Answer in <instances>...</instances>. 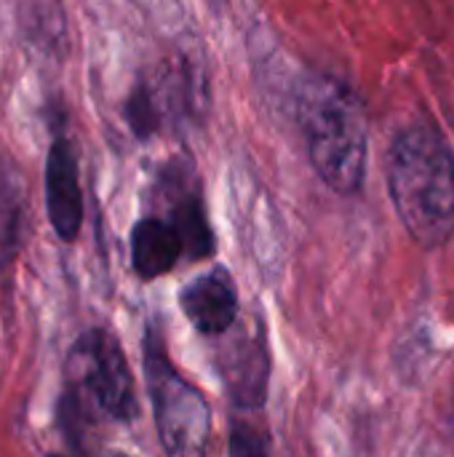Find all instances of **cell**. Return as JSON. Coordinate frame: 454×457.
I'll return each instance as SVG.
<instances>
[{
	"label": "cell",
	"instance_id": "obj_1",
	"mask_svg": "<svg viewBox=\"0 0 454 457\" xmlns=\"http://www.w3.org/2000/svg\"><path fill=\"white\" fill-rule=\"evenodd\" d=\"M388 190L399 220L423 249L444 246L454 233V150L444 134L415 123L388 150Z\"/></svg>",
	"mask_w": 454,
	"mask_h": 457
},
{
	"label": "cell",
	"instance_id": "obj_2",
	"mask_svg": "<svg viewBox=\"0 0 454 457\" xmlns=\"http://www.w3.org/2000/svg\"><path fill=\"white\" fill-rule=\"evenodd\" d=\"M294 118L324 185L340 195H356L369 155L367 112L356 91L329 75H305L294 88Z\"/></svg>",
	"mask_w": 454,
	"mask_h": 457
},
{
	"label": "cell",
	"instance_id": "obj_3",
	"mask_svg": "<svg viewBox=\"0 0 454 457\" xmlns=\"http://www.w3.org/2000/svg\"><path fill=\"white\" fill-rule=\"evenodd\" d=\"M67 407L83 418L131 423L139 415L134 378L118 337L107 329H86L64 359Z\"/></svg>",
	"mask_w": 454,
	"mask_h": 457
},
{
	"label": "cell",
	"instance_id": "obj_4",
	"mask_svg": "<svg viewBox=\"0 0 454 457\" xmlns=\"http://www.w3.org/2000/svg\"><path fill=\"white\" fill-rule=\"evenodd\" d=\"M142 367L153 402L158 439L169 457H206L211 442V407L166 356L155 329L144 332Z\"/></svg>",
	"mask_w": 454,
	"mask_h": 457
},
{
	"label": "cell",
	"instance_id": "obj_5",
	"mask_svg": "<svg viewBox=\"0 0 454 457\" xmlns=\"http://www.w3.org/2000/svg\"><path fill=\"white\" fill-rule=\"evenodd\" d=\"M45 214L54 228V233L72 244L80 236L83 228V190H80V174H78V155L67 137H56L45 155Z\"/></svg>",
	"mask_w": 454,
	"mask_h": 457
},
{
	"label": "cell",
	"instance_id": "obj_6",
	"mask_svg": "<svg viewBox=\"0 0 454 457\" xmlns=\"http://www.w3.org/2000/svg\"><path fill=\"white\" fill-rule=\"evenodd\" d=\"M222 372V383L230 394V402L244 410L254 412L265 404L268 380H270V348L265 343L262 329H252L238 335L219 351L217 361Z\"/></svg>",
	"mask_w": 454,
	"mask_h": 457
},
{
	"label": "cell",
	"instance_id": "obj_7",
	"mask_svg": "<svg viewBox=\"0 0 454 457\" xmlns=\"http://www.w3.org/2000/svg\"><path fill=\"white\" fill-rule=\"evenodd\" d=\"M179 308L203 337H222L238 321V292L227 270L214 268L195 276L179 292Z\"/></svg>",
	"mask_w": 454,
	"mask_h": 457
},
{
	"label": "cell",
	"instance_id": "obj_8",
	"mask_svg": "<svg viewBox=\"0 0 454 457\" xmlns=\"http://www.w3.org/2000/svg\"><path fill=\"white\" fill-rule=\"evenodd\" d=\"M185 257L179 230L166 217H142L131 228V268L142 281H153L174 270Z\"/></svg>",
	"mask_w": 454,
	"mask_h": 457
},
{
	"label": "cell",
	"instance_id": "obj_9",
	"mask_svg": "<svg viewBox=\"0 0 454 457\" xmlns=\"http://www.w3.org/2000/svg\"><path fill=\"white\" fill-rule=\"evenodd\" d=\"M182 236L185 257L190 260H206L214 254V233L209 228L203 204L195 193H185L171 201L169 217H166Z\"/></svg>",
	"mask_w": 454,
	"mask_h": 457
},
{
	"label": "cell",
	"instance_id": "obj_10",
	"mask_svg": "<svg viewBox=\"0 0 454 457\" xmlns=\"http://www.w3.org/2000/svg\"><path fill=\"white\" fill-rule=\"evenodd\" d=\"M227 450H230V457H270L262 434L254 426L244 423V420H233L230 423Z\"/></svg>",
	"mask_w": 454,
	"mask_h": 457
},
{
	"label": "cell",
	"instance_id": "obj_11",
	"mask_svg": "<svg viewBox=\"0 0 454 457\" xmlns=\"http://www.w3.org/2000/svg\"><path fill=\"white\" fill-rule=\"evenodd\" d=\"M102 457H128L126 453H118V450H107V453H102Z\"/></svg>",
	"mask_w": 454,
	"mask_h": 457
},
{
	"label": "cell",
	"instance_id": "obj_12",
	"mask_svg": "<svg viewBox=\"0 0 454 457\" xmlns=\"http://www.w3.org/2000/svg\"><path fill=\"white\" fill-rule=\"evenodd\" d=\"M51 457H62V455H51Z\"/></svg>",
	"mask_w": 454,
	"mask_h": 457
}]
</instances>
